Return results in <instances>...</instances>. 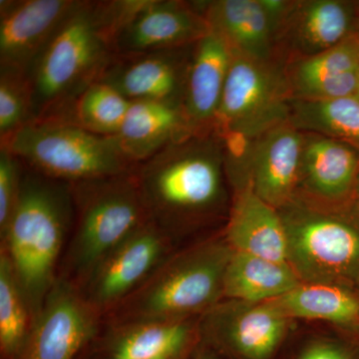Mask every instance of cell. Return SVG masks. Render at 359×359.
Returning <instances> with one entry per match:
<instances>
[{
    "label": "cell",
    "mask_w": 359,
    "mask_h": 359,
    "mask_svg": "<svg viewBox=\"0 0 359 359\" xmlns=\"http://www.w3.org/2000/svg\"><path fill=\"white\" fill-rule=\"evenodd\" d=\"M131 0H77L27 73L32 121L57 119L114 58Z\"/></svg>",
    "instance_id": "1"
},
{
    "label": "cell",
    "mask_w": 359,
    "mask_h": 359,
    "mask_svg": "<svg viewBox=\"0 0 359 359\" xmlns=\"http://www.w3.org/2000/svg\"><path fill=\"white\" fill-rule=\"evenodd\" d=\"M135 175L149 218L174 242L180 231L223 208V152L214 133L194 134L137 165Z\"/></svg>",
    "instance_id": "2"
},
{
    "label": "cell",
    "mask_w": 359,
    "mask_h": 359,
    "mask_svg": "<svg viewBox=\"0 0 359 359\" xmlns=\"http://www.w3.org/2000/svg\"><path fill=\"white\" fill-rule=\"evenodd\" d=\"M73 222L71 184L25 166L20 199L0 235V250L8 257L34 318L57 280Z\"/></svg>",
    "instance_id": "3"
},
{
    "label": "cell",
    "mask_w": 359,
    "mask_h": 359,
    "mask_svg": "<svg viewBox=\"0 0 359 359\" xmlns=\"http://www.w3.org/2000/svg\"><path fill=\"white\" fill-rule=\"evenodd\" d=\"M233 252L224 238L173 252L141 287L103 318V325L184 321L207 313L223 297L224 271Z\"/></svg>",
    "instance_id": "4"
},
{
    "label": "cell",
    "mask_w": 359,
    "mask_h": 359,
    "mask_svg": "<svg viewBox=\"0 0 359 359\" xmlns=\"http://www.w3.org/2000/svg\"><path fill=\"white\" fill-rule=\"evenodd\" d=\"M74 222L58 280L79 289L97 264L149 221L135 169L71 184Z\"/></svg>",
    "instance_id": "5"
},
{
    "label": "cell",
    "mask_w": 359,
    "mask_h": 359,
    "mask_svg": "<svg viewBox=\"0 0 359 359\" xmlns=\"http://www.w3.org/2000/svg\"><path fill=\"white\" fill-rule=\"evenodd\" d=\"M339 204L299 195L282 209L287 263L302 283L346 287L359 276V224Z\"/></svg>",
    "instance_id": "6"
},
{
    "label": "cell",
    "mask_w": 359,
    "mask_h": 359,
    "mask_svg": "<svg viewBox=\"0 0 359 359\" xmlns=\"http://www.w3.org/2000/svg\"><path fill=\"white\" fill-rule=\"evenodd\" d=\"M0 148L11 151L33 171L69 184L129 173L136 168L114 137L60 120L29 122Z\"/></svg>",
    "instance_id": "7"
},
{
    "label": "cell",
    "mask_w": 359,
    "mask_h": 359,
    "mask_svg": "<svg viewBox=\"0 0 359 359\" xmlns=\"http://www.w3.org/2000/svg\"><path fill=\"white\" fill-rule=\"evenodd\" d=\"M290 97L283 66L233 53L212 132L261 135L289 122Z\"/></svg>",
    "instance_id": "8"
},
{
    "label": "cell",
    "mask_w": 359,
    "mask_h": 359,
    "mask_svg": "<svg viewBox=\"0 0 359 359\" xmlns=\"http://www.w3.org/2000/svg\"><path fill=\"white\" fill-rule=\"evenodd\" d=\"M173 252V241L149 221L104 257L78 290L103 320Z\"/></svg>",
    "instance_id": "9"
},
{
    "label": "cell",
    "mask_w": 359,
    "mask_h": 359,
    "mask_svg": "<svg viewBox=\"0 0 359 359\" xmlns=\"http://www.w3.org/2000/svg\"><path fill=\"white\" fill-rule=\"evenodd\" d=\"M102 327L77 287L57 278L16 359H79Z\"/></svg>",
    "instance_id": "10"
},
{
    "label": "cell",
    "mask_w": 359,
    "mask_h": 359,
    "mask_svg": "<svg viewBox=\"0 0 359 359\" xmlns=\"http://www.w3.org/2000/svg\"><path fill=\"white\" fill-rule=\"evenodd\" d=\"M210 32L196 1L136 0L116 35L115 55L185 48Z\"/></svg>",
    "instance_id": "11"
},
{
    "label": "cell",
    "mask_w": 359,
    "mask_h": 359,
    "mask_svg": "<svg viewBox=\"0 0 359 359\" xmlns=\"http://www.w3.org/2000/svg\"><path fill=\"white\" fill-rule=\"evenodd\" d=\"M358 11L342 0H290L275 34V60L283 66L332 48L353 34Z\"/></svg>",
    "instance_id": "12"
},
{
    "label": "cell",
    "mask_w": 359,
    "mask_h": 359,
    "mask_svg": "<svg viewBox=\"0 0 359 359\" xmlns=\"http://www.w3.org/2000/svg\"><path fill=\"white\" fill-rule=\"evenodd\" d=\"M193 46L115 55L98 81L109 84L131 102L183 104Z\"/></svg>",
    "instance_id": "13"
},
{
    "label": "cell",
    "mask_w": 359,
    "mask_h": 359,
    "mask_svg": "<svg viewBox=\"0 0 359 359\" xmlns=\"http://www.w3.org/2000/svg\"><path fill=\"white\" fill-rule=\"evenodd\" d=\"M77 0H1L0 69L27 75Z\"/></svg>",
    "instance_id": "14"
},
{
    "label": "cell",
    "mask_w": 359,
    "mask_h": 359,
    "mask_svg": "<svg viewBox=\"0 0 359 359\" xmlns=\"http://www.w3.org/2000/svg\"><path fill=\"white\" fill-rule=\"evenodd\" d=\"M211 344L238 359H271L287 334L290 318L273 302L229 313L218 304L205 313Z\"/></svg>",
    "instance_id": "15"
},
{
    "label": "cell",
    "mask_w": 359,
    "mask_h": 359,
    "mask_svg": "<svg viewBox=\"0 0 359 359\" xmlns=\"http://www.w3.org/2000/svg\"><path fill=\"white\" fill-rule=\"evenodd\" d=\"M292 100H334L356 96L359 44L355 34L327 50L283 65Z\"/></svg>",
    "instance_id": "16"
},
{
    "label": "cell",
    "mask_w": 359,
    "mask_h": 359,
    "mask_svg": "<svg viewBox=\"0 0 359 359\" xmlns=\"http://www.w3.org/2000/svg\"><path fill=\"white\" fill-rule=\"evenodd\" d=\"M193 340L188 320L103 325L88 351L90 359H181Z\"/></svg>",
    "instance_id": "17"
},
{
    "label": "cell",
    "mask_w": 359,
    "mask_h": 359,
    "mask_svg": "<svg viewBox=\"0 0 359 359\" xmlns=\"http://www.w3.org/2000/svg\"><path fill=\"white\" fill-rule=\"evenodd\" d=\"M304 132L289 122L264 132L257 138L250 185L264 202L280 210L299 191Z\"/></svg>",
    "instance_id": "18"
},
{
    "label": "cell",
    "mask_w": 359,
    "mask_h": 359,
    "mask_svg": "<svg viewBox=\"0 0 359 359\" xmlns=\"http://www.w3.org/2000/svg\"><path fill=\"white\" fill-rule=\"evenodd\" d=\"M358 171V149L323 135L304 132L299 195L332 204L344 203L353 194Z\"/></svg>",
    "instance_id": "19"
},
{
    "label": "cell",
    "mask_w": 359,
    "mask_h": 359,
    "mask_svg": "<svg viewBox=\"0 0 359 359\" xmlns=\"http://www.w3.org/2000/svg\"><path fill=\"white\" fill-rule=\"evenodd\" d=\"M233 51L210 32L195 45L187 74L183 108L195 134H211L230 70Z\"/></svg>",
    "instance_id": "20"
},
{
    "label": "cell",
    "mask_w": 359,
    "mask_h": 359,
    "mask_svg": "<svg viewBox=\"0 0 359 359\" xmlns=\"http://www.w3.org/2000/svg\"><path fill=\"white\" fill-rule=\"evenodd\" d=\"M196 4L210 30L222 37L233 53L276 61V25L262 0H212Z\"/></svg>",
    "instance_id": "21"
},
{
    "label": "cell",
    "mask_w": 359,
    "mask_h": 359,
    "mask_svg": "<svg viewBox=\"0 0 359 359\" xmlns=\"http://www.w3.org/2000/svg\"><path fill=\"white\" fill-rule=\"evenodd\" d=\"M224 238L235 252L287 263V238L282 216L249 184L236 191Z\"/></svg>",
    "instance_id": "22"
},
{
    "label": "cell",
    "mask_w": 359,
    "mask_h": 359,
    "mask_svg": "<svg viewBox=\"0 0 359 359\" xmlns=\"http://www.w3.org/2000/svg\"><path fill=\"white\" fill-rule=\"evenodd\" d=\"M194 134L183 104L134 101L114 138L126 159L137 166Z\"/></svg>",
    "instance_id": "23"
},
{
    "label": "cell",
    "mask_w": 359,
    "mask_h": 359,
    "mask_svg": "<svg viewBox=\"0 0 359 359\" xmlns=\"http://www.w3.org/2000/svg\"><path fill=\"white\" fill-rule=\"evenodd\" d=\"M302 283L289 263L233 250L224 271L223 297L261 304L283 297Z\"/></svg>",
    "instance_id": "24"
},
{
    "label": "cell",
    "mask_w": 359,
    "mask_h": 359,
    "mask_svg": "<svg viewBox=\"0 0 359 359\" xmlns=\"http://www.w3.org/2000/svg\"><path fill=\"white\" fill-rule=\"evenodd\" d=\"M273 304L287 318L351 325L359 320V299L342 285L302 283Z\"/></svg>",
    "instance_id": "25"
},
{
    "label": "cell",
    "mask_w": 359,
    "mask_h": 359,
    "mask_svg": "<svg viewBox=\"0 0 359 359\" xmlns=\"http://www.w3.org/2000/svg\"><path fill=\"white\" fill-rule=\"evenodd\" d=\"M289 123L304 132L346 142L359 150L358 97L334 100H292Z\"/></svg>",
    "instance_id": "26"
},
{
    "label": "cell",
    "mask_w": 359,
    "mask_h": 359,
    "mask_svg": "<svg viewBox=\"0 0 359 359\" xmlns=\"http://www.w3.org/2000/svg\"><path fill=\"white\" fill-rule=\"evenodd\" d=\"M131 101L103 81L90 84L57 119L96 135L114 137L121 128Z\"/></svg>",
    "instance_id": "27"
},
{
    "label": "cell",
    "mask_w": 359,
    "mask_h": 359,
    "mask_svg": "<svg viewBox=\"0 0 359 359\" xmlns=\"http://www.w3.org/2000/svg\"><path fill=\"white\" fill-rule=\"evenodd\" d=\"M33 314L4 250H0V359H16L32 330Z\"/></svg>",
    "instance_id": "28"
},
{
    "label": "cell",
    "mask_w": 359,
    "mask_h": 359,
    "mask_svg": "<svg viewBox=\"0 0 359 359\" xmlns=\"http://www.w3.org/2000/svg\"><path fill=\"white\" fill-rule=\"evenodd\" d=\"M32 121V91L27 75L0 69V144Z\"/></svg>",
    "instance_id": "29"
},
{
    "label": "cell",
    "mask_w": 359,
    "mask_h": 359,
    "mask_svg": "<svg viewBox=\"0 0 359 359\" xmlns=\"http://www.w3.org/2000/svg\"><path fill=\"white\" fill-rule=\"evenodd\" d=\"M25 165L7 149L0 148V235L11 221L22 185Z\"/></svg>",
    "instance_id": "30"
},
{
    "label": "cell",
    "mask_w": 359,
    "mask_h": 359,
    "mask_svg": "<svg viewBox=\"0 0 359 359\" xmlns=\"http://www.w3.org/2000/svg\"><path fill=\"white\" fill-rule=\"evenodd\" d=\"M295 359H353L351 354L344 347L334 342L321 340L313 342Z\"/></svg>",
    "instance_id": "31"
},
{
    "label": "cell",
    "mask_w": 359,
    "mask_h": 359,
    "mask_svg": "<svg viewBox=\"0 0 359 359\" xmlns=\"http://www.w3.org/2000/svg\"><path fill=\"white\" fill-rule=\"evenodd\" d=\"M181 359H226L212 349L208 347H200V349H195L193 353H187Z\"/></svg>",
    "instance_id": "32"
},
{
    "label": "cell",
    "mask_w": 359,
    "mask_h": 359,
    "mask_svg": "<svg viewBox=\"0 0 359 359\" xmlns=\"http://www.w3.org/2000/svg\"><path fill=\"white\" fill-rule=\"evenodd\" d=\"M353 195L355 196L356 199L359 200V171L358 178H356L355 186H354Z\"/></svg>",
    "instance_id": "33"
},
{
    "label": "cell",
    "mask_w": 359,
    "mask_h": 359,
    "mask_svg": "<svg viewBox=\"0 0 359 359\" xmlns=\"http://www.w3.org/2000/svg\"><path fill=\"white\" fill-rule=\"evenodd\" d=\"M353 33H354V34H355L356 39H358V44H359V13H358V21H356L355 27H354Z\"/></svg>",
    "instance_id": "34"
},
{
    "label": "cell",
    "mask_w": 359,
    "mask_h": 359,
    "mask_svg": "<svg viewBox=\"0 0 359 359\" xmlns=\"http://www.w3.org/2000/svg\"><path fill=\"white\" fill-rule=\"evenodd\" d=\"M88 349H87V351H85V353L82 354L81 356H80L79 359H90Z\"/></svg>",
    "instance_id": "35"
},
{
    "label": "cell",
    "mask_w": 359,
    "mask_h": 359,
    "mask_svg": "<svg viewBox=\"0 0 359 359\" xmlns=\"http://www.w3.org/2000/svg\"><path fill=\"white\" fill-rule=\"evenodd\" d=\"M356 97H358V100H359V84H358V93H356Z\"/></svg>",
    "instance_id": "36"
},
{
    "label": "cell",
    "mask_w": 359,
    "mask_h": 359,
    "mask_svg": "<svg viewBox=\"0 0 359 359\" xmlns=\"http://www.w3.org/2000/svg\"><path fill=\"white\" fill-rule=\"evenodd\" d=\"M157 359H169V358H157Z\"/></svg>",
    "instance_id": "37"
}]
</instances>
